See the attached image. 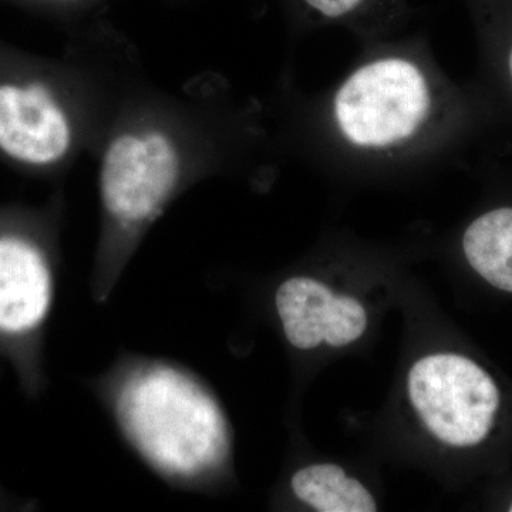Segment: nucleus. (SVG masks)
I'll list each match as a JSON object with an SVG mask.
<instances>
[{
    "mask_svg": "<svg viewBox=\"0 0 512 512\" xmlns=\"http://www.w3.org/2000/svg\"><path fill=\"white\" fill-rule=\"evenodd\" d=\"M338 82L303 93L284 77L274 99L279 150L348 178H393L448 163L494 104L454 82L424 32L360 42Z\"/></svg>",
    "mask_w": 512,
    "mask_h": 512,
    "instance_id": "obj_2",
    "label": "nucleus"
},
{
    "mask_svg": "<svg viewBox=\"0 0 512 512\" xmlns=\"http://www.w3.org/2000/svg\"><path fill=\"white\" fill-rule=\"evenodd\" d=\"M261 104L239 99L205 74L181 92L148 83L140 70L110 111L93 156L100 229L92 292L109 301L154 224L185 191L221 174L264 173L276 147Z\"/></svg>",
    "mask_w": 512,
    "mask_h": 512,
    "instance_id": "obj_1",
    "label": "nucleus"
},
{
    "mask_svg": "<svg viewBox=\"0 0 512 512\" xmlns=\"http://www.w3.org/2000/svg\"><path fill=\"white\" fill-rule=\"evenodd\" d=\"M409 397L430 433L460 448L485 440L500 407L493 377L456 353L417 360L409 373Z\"/></svg>",
    "mask_w": 512,
    "mask_h": 512,
    "instance_id": "obj_5",
    "label": "nucleus"
},
{
    "mask_svg": "<svg viewBox=\"0 0 512 512\" xmlns=\"http://www.w3.org/2000/svg\"><path fill=\"white\" fill-rule=\"evenodd\" d=\"M114 426L165 483L202 490L231 460L227 416L200 377L171 360L121 357L94 382Z\"/></svg>",
    "mask_w": 512,
    "mask_h": 512,
    "instance_id": "obj_4",
    "label": "nucleus"
},
{
    "mask_svg": "<svg viewBox=\"0 0 512 512\" xmlns=\"http://www.w3.org/2000/svg\"><path fill=\"white\" fill-rule=\"evenodd\" d=\"M293 494L320 512H375V498L365 485L335 464H312L291 478Z\"/></svg>",
    "mask_w": 512,
    "mask_h": 512,
    "instance_id": "obj_9",
    "label": "nucleus"
},
{
    "mask_svg": "<svg viewBox=\"0 0 512 512\" xmlns=\"http://www.w3.org/2000/svg\"><path fill=\"white\" fill-rule=\"evenodd\" d=\"M461 251L488 284L512 293V205L491 208L474 218L461 235Z\"/></svg>",
    "mask_w": 512,
    "mask_h": 512,
    "instance_id": "obj_8",
    "label": "nucleus"
},
{
    "mask_svg": "<svg viewBox=\"0 0 512 512\" xmlns=\"http://www.w3.org/2000/svg\"><path fill=\"white\" fill-rule=\"evenodd\" d=\"M367 328L366 309L357 299L336 295L332 311L323 323V342L342 348L356 342Z\"/></svg>",
    "mask_w": 512,
    "mask_h": 512,
    "instance_id": "obj_10",
    "label": "nucleus"
},
{
    "mask_svg": "<svg viewBox=\"0 0 512 512\" xmlns=\"http://www.w3.org/2000/svg\"><path fill=\"white\" fill-rule=\"evenodd\" d=\"M46 2H60V3H64V2H76V0H46Z\"/></svg>",
    "mask_w": 512,
    "mask_h": 512,
    "instance_id": "obj_11",
    "label": "nucleus"
},
{
    "mask_svg": "<svg viewBox=\"0 0 512 512\" xmlns=\"http://www.w3.org/2000/svg\"><path fill=\"white\" fill-rule=\"evenodd\" d=\"M0 221V335L29 338L43 328L55 299V255L36 229Z\"/></svg>",
    "mask_w": 512,
    "mask_h": 512,
    "instance_id": "obj_6",
    "label": "nucleus"
},
{
    "mask_svg": "<svg viewBox=\"0 0 512 512\" xmlns=\"http://www.w3.org/2000/svg\"><path fill=\"white\" fill-rule=\"evenodd\" d=\"M127 46H72L60 59L0 42V163L40 178L92 153L137 72Z\"/></svg>",
    "mask_w": 512,
    "mask_h": 512,
    "instance_id": "obj_3",
    "label": "nucleus"
},
{
    "mask_svg": "<svg viewBox=\"0 0 512 512\" xmlns=\"http://www.w3.org/2000/svg\"><path fill=\"white\" fill-rule=\"evenodd\" d=\"M510 511L512 512V503H511V505H510Z\"/></svg>",
    "mask_w": 512,
    "mask_h": 512,
    "instance_id": "obj_12",
    "label": "nucleus"
},
{
    "mask_svg": "<svg viewBox=\"0 0 512 512\" xmlns=\"http://www.w3.org/2000/svg\"><path fill=\"white\" fill-rule=\"evenodd\" d=\"M293 37L342 29L357 42L403 33L416 10L409 0H282Z\"/></svg>",
    "mask_w": 512,
    "mask_h": 512,
    "instance_id": "obj_7",
    "label": "nucleus"
}]
</instances>
